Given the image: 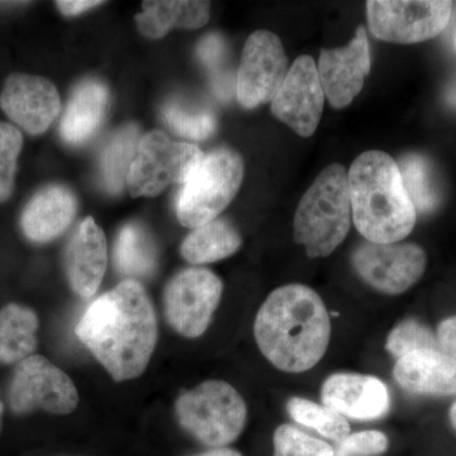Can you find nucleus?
<instances>
[{"label": "nucleus", "instance_id": "nucleus-1", "mask_svg": "<svg viewBox=\"0 0 456 456\" xmlns=\"http://www.w3.org/2000/svg\"><path fill=\"white\" fill-rule=\"evenodd\" d=\"M75 332L113 379L122 382L145 371L158 341V322L142 285L125 281L89 305Z\"/></svg>", "mask_w": 456, "mask_h": 456}, {"label": "nucleus", "instance_id": "nucleus-2", "mask_svg": "<svg viewBox=\"0 0 456 456\" xmlns=\"http://www.w3.org/2000/svg\"><path fill=\"white\" fill-rule=\"evenodd\" d=\"M254 334L261 353L274 367L303 373L325 356L331 320L322 298L312 288L284 285L261 305Z\"/></svg>", "mask_w": 456, "mask_h": 456}, {"label": "nucleus", "instance_id": "nucleus-3", "mask_svg": "<svg viewBox=\"0 0 456 456\" xmlns=\"http://www.w3.org/2000/svg\"><path fill=\"white\" fill-rule=\"evenodd\" d=\"M347 179L354 224L367 241L395 244L412 232L416 209L391 156L378 150L362 152Z\"/></svg>", "mask_w": 456, "mask_h": 456}, {"label": "nucleus", "instance_id": "nucleus-4", "mask_svg": "<svg viewBox=\"0 0 456 456\" xmlns=\"http://www.w3.org/2000/svg\"><path fill=\"white\" fill-rule=\"evenodd\" d=\"M349 179L341 165L318 174L298 204L293 222L294 241L305 248L312 259L334 253L350 230Z\"/></svg>", "mask_w": 456, "mask_h": 456}, {"label": "nucleus", "instance_id": "nucleus-5", "mask_svg": "<svg viewBox=\"0 0 456 456\" xmlns=\"http://www.w3.org/2000/svg\"><path fill=\"white\" fill-rule=\"evenodd\" d=\"M176 415L184 430L216 449L233 443L241 435L248 408L232 386L208 380L180 395Z\"/></svg>", "mask_w": 456, "mask_h": 456}, {"label": "nucleus", "instance_id": "nucleus-6", "mask_svg": "<svg viewBox=\"0 0 456 456\" xmlns=\"http://www.w3.org/2000/svg\"><path fill=\"white\" fill-rule=\"evenodd\" d=\"M244 179V161L231 150L204 156L202 164L183 184L176 215L180 224L196 228L208 224L232 202Z\"/></svg>", "mask_w": 456, "mask_h": 456}, {"label": "nucleus", "instance_id": "nucleus-7", "mask_svg": "<svg viewBox=\"0 0 456 456\" xmlns=\"http://www.w3.org/2000/svg\"><path fill=\"white\" fill-rule=\"evenodd\" d=\"M200 147L152 131L140 140L127 176L132 197H154L171 184H184L202 164Z\"/></svg>", "mask_w": 456, "mask_h": 456}, {"label": "nucleus", "instance_id": "nucleus-8", "mask_svg": "<svg viewBox=\"0 0 456 456\" xmlns=\"http://www.w3.org/2000/svg\"><path fill=\"white\" fill-rule=\"evenodd\" d=\"M452 3L445 0H369L368 25L375 37L392 44H419L448 26Z\"/></svg>", "mask_w": 456, "mask_h": 456}, {"label": "nucleus", "instance_id": "nucleus-9", "mask_svg": "<svg viewBox=\"0 0 456 456\" xmlns=\"http://www.w3.org/2000/svg\"><path fill=\"white\" fill-rule=\"evenodd\" d=\"M8 397L16 413L41 408L55 415H68L79 402L73 380L41 355L28 356L18 364Z\"/></svg>", "mask_w": 456, "mask_h": 456}, {"label": "nucleus", "instance_id": "nucleus-10", "mask_svg": "<svg viewBox=\"0 0 456 456\" xmlns=\"http://www.w3.org/2000/svg\"><path fill=\"white\" fill-rule=\"evenodd\" d=\"M221 279L207 269H187L171 279L165 290L167 321L185 338L203 335L221 301Z\"/></svg>", "mask_w": 456, "mask_h": 456}, {"label": "nucleus", "instance_id": "nucleus-11", "mask_svg": "<svg viewBox=\"0 0 456 456\" xmlns=\"http://www.w3.org/2000/svg\"><path fill=\"white\" fill-rule=\"evenodd\" d=\"M288 74V57L277 35L254 32L246 41L236 77V94L242 107L256 108L277 97Z\"/></svg>", "mask_w": 456, "mask_h": 456}, {"label": "nucleus", "instance_id": "nucleus-12", "mask_svg": "<svg viewBox=\"0 0 456 456\" xmlns=\"http://www.w3.org/2000/svg\"><path fill=\"white\" fill-rule=\"evenodd\" d=\"M353 265L360 278L379 292L401 294L424 275L428 256L416 244L364 242L354 251Z\"/></svg>", "mask_w": 456, "mask_h": 456}, {"label": "nucleus", "instance_id": "nucleus-13", "mask_svg": "<svg viewBox=\"0 0 456 456\" xmlns=\"http://www.w3.org/2000/svg\"><path fill=\"white\" fill-rule=\"evenodd\" d=\"M323 103L325 93L314 60L308 55L299 56L273 99L272 112L299 136L310 137L322 117Z\"/></svg>", "mask_w": 456, "mask_h": 456}, {"label": "nucleus", "instance_id": "nucleus-14", "mask_svg": "<svg viewBox=\"0 0 456 456\" xmlns=\"http://www.w3.org/2000/svg\"><path fill=\"white\" fill-rule=\"evenodd\" d=\"M370 51L364 26L344 47L321 51L317 70L323 93L335 108L349 106L362 92L370 71Z\"/></svg>", "mask_w": 456, "mask_h": 456}, {"label": "nucleus", "instance_id": "nucleus-15", "mask_svg": "<svg viewBox=\"0 0 456 456\" xmlns=\"http://www.w3.org/2000/svg\"><path fill=\"white\" fill-rule=\"evenodd\" d=\"M0 107L23 130L41 134L59 116L61 102L56 86L50 80L13 74L0 93Z\"/></svg>", "mask_w": 456, "mask_h": 456}, {"label": "nucleus", "instance_id": "nucleus-16", "mask_svg": "<svg viewBox=\"0 0 456 456\" xmlns=\"http://www.w3.org/2000/svg\"><path fill=\"white\" fill-rule=\"evenodd\" d=\"M325 406L354 419H375L389 410L386 384L371 375L338 373L327 378L321 391Z\"/></svg>", "mask_w": 456, "mask_h": 456}, {"label": "nucleus", "instance_id": "nucleus-17", "mask_svg": "<svg viewBox=\"0 0 456 456\" xmlns=\"http://www.w3.org/2000/svg\"><path fill=\"white\" fill-rule=\"evenodd\" d=\"M107 240L92 217L75 231L66 248L65 266L75 293L90 298L97 292L107 269Z\"/></svg>", "mask_w": 456, "mask_h": 456}, {"label": "nucleus", "instance_id": "nucleus-18", "mask_svg": "<svg viewBox=\"0 0 456 456\" xmlns=\"http://www.w3.org/2000/svg\"><path fill=\"white\" fill-rule=\"evenodd\" d=\"M395 382L411 393L435 397L456 395V362L440 350H422L398 359Z\"/></svg>", "mask_w": 456, "mask_h": 456}, {"label": "nucleus", "instance_id": "nucleus-19", "mask_svg": "<svg viewBox=\"0 0 456 456\" xmlns=\"http://www.w3.org/2000/svg\"><path fill=\"white\" fill-rule=\"evenodd\" d=\"M77 207V198L70 189L62 185L44 188L27 204L22 216L23 232L38 244L53 241L70 226Z\"/></svg>", "mask_w": 456, "mask_h": 456}, {"label": "nucleus", "instance_id": "nucleus-20", "mask_svg": "<svg viewBox=\"0 0 456 456\" xmlns=\"http://www.w3.org/2000/svg\"><path fill=\"white\" fill-rule=\"evenodd\" d=\"M108 101L107 86L98 80H86L77 86L61 121L62 139L79 145L88 141L97 132L106 117Z\"/></svg>", "mask_w": 456, "mask_h": 456}, {"label": "nucleus", "instance_id": "nucleus-21", "mask_svg": "<svg viewBox=\"0 0 456 456\" xmlns=\"http://www.w3.org/2000/svg\"><path fill=\"white\" fill-rule=\"evenodd\" d=\"M142 13L136 16L137 26L146 37H164L170 29H196L206 25L211 3L196 0H151L142 3Z\"/></svg>", "mask_w": 456, "mask_h": 456}, {"label": "nucleus", "instance_id": "nucleus-22", "mask_svg": "<svg viewBox=\"0 0 456 456\" xmlns=\"http://www.w3.org/2000/svg\"><path fill=\"white\" fill-rule=\"evenodd\" d=\"M241 242L232 224L216 218L193 230L183 242L180 253L191 264L215 263L235 254Z\"/></svg>", "mask_w": 456, "mask_h": 456}, {"label": "nucleus", "instance_id": "nucleus-23", "mask_svg": "<svg viewBox=\"0 0 456 456\" xmlns=\"http://www.w3.org/2000/svg\"><path fill=\"white\" fill-rule=\"evenodd\" d=\"M38 318L23 305H9L0 311V362L12 364L31 356L36 349Z\"/></svg>", "mask_w": 456, "mask_h": 456}, {"label": "nucleus", "instance_id": "nucleus-24", "mask_svg": "<svg viewBox=\"0 0 456 456\" xmlns=\"http://www.w3.org/2000/svg\"><path fill=\"white\" fill-rule=\"evenodd\" d=\"M114 264L119 273L147 277L156 268V248L149 232L139 224L122 228L114 246Z\"/></svg>", "mask_w": 456, "mask_h": 456}, {"label": "nucleus", "instance_id": "nucleus-25", "mask_svg": "<svg viewBox=\"0 0 456 456\" xmlns=\"http://www.w3.org/2000/svg\"><path fill=\"white\" fill-rule=\"evenodd\" d=\"M140 140L139 127L127 125L113 134L104 150L101 161L102 178L110 193H119L127 184L128 173Z\"/></svg>", "mask_w": 456, "mask_h": 456}, {"label": "nucleus", "instance_id": "nucleus-26", "mask_svg": "<svg viewBox=\"0 0 456 456\" xmlns=\"http://www.w3.org/2000/svg\"><path fill=\"white\" fill-rule=\"evenodd\" d=\"M398 167L408 197L416 211H434L439 204L440 193L428 159L417 154L407 155L402 159Z\"/></svg>", "mask_w": 456, "mask_h": 456}, {"label": "nucleus", "instance_id": "nucleus-27", "mask_svg": "<svg viewBox=\"0 0 456 456\" xmlns=\"http://www.w3.org/2000/svg\"><path fill=\"white\" fill-rule=\"evenodd\" d=\"M287 410L294 421L317 431L326 439L340 444L350 435L346 419L325 404L294 397L288 401Z\"/></svg>", "mask_w": 456, "mask_h": 456}, {"label": "nucleus", "instance_id": "nucleus-28", "mask_svg": "<svg viewBox=\"0 0 456 456\" xmlns=\"http://www.w3.org/2000/svg\"><path fill=\"white\" fill-rule=\"evenodd\" d=\"M163 116L171 130L185 139L206 140L216 131L215 114L211 110L183 101L167 102Z\"/></svg>", "mask_w": 456, "mask_h": 456}, {"label": "nucleus", "instance_id": "nucleus-29", "mask_svg": "<svg viewBox=\"0 0 456 456\" xmlns=\"http://www.w3.org/2000/svg\"><path fill=\"white\" fill-rule=\"evenodd\" d=\"M197 53L200 61L211 74L212 86L216 93L221 98H230L236 86L232 75L224 70L227 56L224 37L217 33L206 36L198 45Z\"/></svg>", "mask_w": 456, "mask_h": 456}, {"label": "nucleus", "instance_id": "nucleus-30", "mask_svg": "<svg viewBox=\"0 0 456 456\" xmlns=\"http://www.w3.org/2000/svg\"><path fill=\"white\" fill-rule=\"evenodd\" d=\"M387 350L395 358L402 359L422 350H439L436 336L424 323L407 320L392 330L387 340Z\"/></svg>", "mask_w": 456, "mask_h": 456}, {"label": "nucleus", "instance_id": "nucleus-31", "mask_svg": "<svg viewBox=\"0 0 456 456\" xmlns=\"http://www.w3.org/2000/svg\"><path fill=\"white\" fill-rule=\"evenodd\" d=\"M274 456H335V450L294 426L281 425L274 434Z\"/></svg>", "mask_w": 456, "mask_h": 456}, {"label": "nucleus", "instance_id": "nucleus-32", "mask_svg": "<svg viewBox=\"0 0 456 456\" xmlns=\"http://www.w3.org/2000/svg\"><path fill=\"white\" fill-rule=\"evenodd\" d=\"M20 132L8 123L0 122V203L12 196L16 176L18 155L22 150Z\"/></svg>", "mask_w": 456, "mask_h": 456}, {"label": "nucleus", "instance_id": "nucleus-33", "mask_svg": "<svg viewBox=\"0 0 456 456\" xmlns=\"http://www.w3.org/2000/svg\"><path fill=\"white\" fill-rule=\"evenodd\" d=\"M388 449V437L380 431H360L350 434L338 444L335 456H375Z\"/></svg>", "mask_w": 456, "mask_h": 456}, {"label": "nucleus", "instance_id": "nucleus-34", "mask_svg": "<svg viewBox=\"0 0 456 456\" xmlns=\"http://www.w3.org/2000/svg\"><path fill=\"white\" fill-rule=\"evenodd\" d=\"M437 347L456 362V316L446 318L437 327Z\"/></svg>", "mask_w": 456, "mask_h": 456}, {"label": "nucleus", "instance_id": "nucleus-35", "mask_svg": "<svg viewBox=\"0 0 456 456\" xmlns=\"http://www.w3.org/2000/svg\"><path fill=\"white\" fill-rule=\"evenodd\" d=\"M103 4L99 0H60L56 3L57 8L64 16L74 17L83 12Z\"/></svg>", "mask_w": 456, "mask_h": 456}, {"label": "nucleus", "instance_id": "nucleus-36", "mask_svg": "<svg viewBox=\"0 0 456 456\" xmlns=\"http://www.w3.org/2000/svg\"><path fill=\"white\" fill-rule=\"evenodd\" d=\"M197 456H242L239 452L228 448H216Z\"/></svg>", "mask_w": 456, "mask_h": 456}, {"label": "nucleus", "instance_id": "nucleus-37", "mask_svg": "<svg viewBox=\"0 0 456 456\" xmlns=\"http://www.w3.org/2000/svg\"><path fill=\"white\" fill-rule=\"evenodd\" d=\"M450 421H452V428L456 430V402L452 404V408H450Z\"/></svg>", "mask_w": 456, "mask_h": 456}, {"label": "nucleus", "instance_id": "nucleus-38", "mask_svg": "<svg viewBox=\"0 0 456 456\" xmlns=\"http://www.w3.org/2000/svg\"><path fill=\"white\" fill-rule=\"evenodd\" d=\"M2 412H3V404H2V402H0V417H2Z\"/></svg>", "mask_w": 456, "mask_h": 456}, {"label": "nucleus", "instance_id": "nucleus-39", "mask_svg": "<svg viewBox=\"0 0 456 456\" xmlns=\"http://www.w3.org/2000/svg\"><path fill=\"white\" fill-rule=\"evenodd\" d=\"M455 47H456V36H455Z\"/></svg>", "mask_w": 456, "mask_h": 456}]
</instances>
